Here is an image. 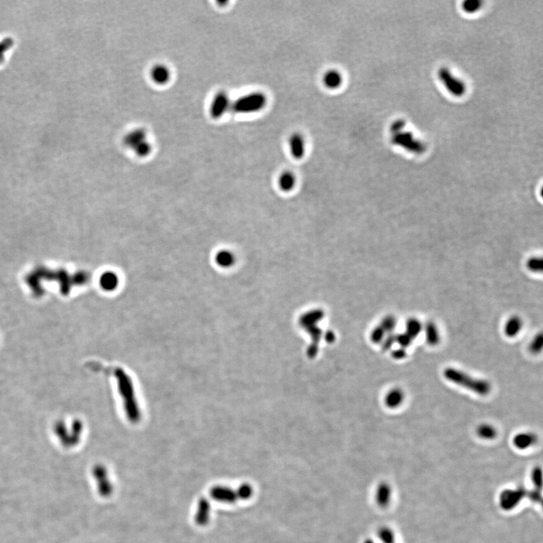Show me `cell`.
Returning <instances> with one entry per match:
<instances>
[{"label":"cell","instance_id":"1","mask_svg":"<svg viewBox=\"0 0 543 543\" xmlns=\"http://www.w3.org/2000/svg\"><path fill=\"white\" fill-rule=\"evenodd\" d=\"M444 376L450 382L461 386L480 396H487L491 390V386L487 381L475 379L467 374L455 369H446L444 372Z\"/></svg>","mask_w":543,"mask_h":543},{"label":"cell","instance_id":"2","mask_svg":"<svg viewBox=\"0 0 543 543\" xmlns=\"http://www.w3.org/2000/svg\"><path fill=\"white\" fill-rule=\"evenodd\" d=\"M268 104V98L262 92H254L241 97L233 104L235 113L242 114L256 113L264 110Z\"/></svg>","mask_w":543,"mask_h":543},{"label":"cell","instance_id":"3","mask_svg":"<svg viewBox=\"0 0 543 543\" xmlns=\"http://www.w3.org/2000/svg\"><path fill=\"white\" fill-rule=\"evenodd\" d=\"M392 143L397 146H402L407 150L414 153H423L426 149L424 143L414 138V134L411 131H401L393 134L391 137Z\"/></svg>","mask_w":543,"mask_h":543},{"label":"cell","instance_id":"4","mask_svg":"<svg viewBox=\"0 0 543 543\" xmlns=\"http://www.w3.org/2000/svg\"><path fill=\"white\" fill-rule=\"evenodd\" d=\"M438 76L445 88L452 95L461 97L466 93V87L464 82L452 75L448 69L445 67L440 69Z\"/></svg>","mask_w":543,"mask_h":543},{"label":"cell","instance_id":"5","mask_svg":"<svg viewBox=\"0 0 543 543\" xmlns=\"http://www.w3.org/2000/svg\"><path fill=\"white\" fill-rule=\"evenodd\" d=\"M288 147L293 158L299 160L306 153V140L300 132H294L288 137Z\"/></svg>","mask_w":543,"mask_h":543},{"label":"cell","instance_id":"6","mask_svg":"<svg viewBox=\"0 0 543 543\" xmlns=\"http://www.w3.org/2000/svg\"><path fill=\"white\" fill-rule=\"evenodd\" d=\"M343 81L342 73L336 69L326 70L321 78V82L324 88L330 91L339 89L343 84Z\"/></svg>","mask_w":543,"mask_h":543},{"label":"cell","instance_id":"7","mask_svg":"<svg viewBox=\"0 0 543 543\" xmlns=\"http://www.w3.org/2000/svg\"><path fill=\"white\" fill-rule=\"evenodd\" d=\"M535 442H536V436L534 434L531 433L517 434L513 440L514 446L520 450L528 448Z\"/></svg>","mask_w":543,"mask_h":543},{"label":"cell","instance_id":"8","mask_svg":"<svg viewBox=\"0 0 543 543\" xmlns=\"http://www.w3.org/2000/svg\"><path fill=\"white\" fill-rule=\"evenodd\" d=\"M295 185V176L291 171L283 172L279 176V188L284 192H289V191H292Z\"/></svg>","mask_w":543,"mask_h":543},{"label":"cell","instance_id":"9","mask_svg":"<svg viewBox=\"0 0 543 543\" xmlns=\"http://www.w3.org/2000/svg\"><path fill=\"white\" fill-rule=\"evenodd\" d=\"M214 495L217 499L223 502H233L238 499L236 491L227 487H218L214 490Z\"/></svg>","mask_w":543,"mask_h":543},{"label":"cell","instance_id":"10","mask_svg":"<svg viewBox=\"0 0 543 543\" xmlns=\"http://www.w3.org/2000/svg\"><path fill=\"white\" fill-rule=\"evenodd\" d=\"M425 333H426V341L429 345H438L440 341L439 332L436 325L433 322L429 321L426 323L425 326Z\"/></svg>","mask_w":543,"mask_h":543},{"label":"cell","instance_id":"11","mask_svg":"<svg viewBox=\"0 0 543 543\" xmlns=\"http://www.w3.org/2000/svg\"><path fill=\"white\" fill-rule=\"evenodd\" d=\"M522 321L518 317L509 318L505 325V333L508 337H514L521 330Z\"/></svg>","mask_w":543,"mask_h":543},{"label":"cell","instance_id":"12","mask_svg":"<svg viewBox=\"0 0 543 543\" xmlns=\"http://www.w3.org/2000/svg\"><path fill=\"white\" fill-rule=\"evenodd\" d=\"M118 284H119V278L116 276V273L113 272H107L101 276V286L107 291L116 289Z\"/></svg>","mask_w":543,"mask_h":543},{"label":"cell","instance_id":"13","mask_svg":"<svg viewBox=\"0 0 543 543\" xmlns=\"http://www.w3.org/2000/svg\"><path fill=\"white\" fill-rule=\"evenodd\" d=\"M391 496V490L388 484H381L378 487L377 490V502L381 506H386L388 505Z\"/></svg>","mask_w":543,"mask_h":543},{"label":"cell","instance_id":"14","mask_svg":"<svg viewBox=\"0 0 543 543\" xmlns=\"http://www.w3.org/2000/svg\"><path fill=\"white\" fill-rule=\"evenodd\" d=\"M216 261L222 267H230L235 263V257L230 251H221L217 254Z\"/></svg>","mask_w":543,"mask_h":543},{"label":"cell","instance_id":"15","mask_svg":"<svg viewBox=\"0 0 543 543\" xmlns=\"http://www.w3.org/2000/svg\"><path fill=\"white\" fill-rule=\"evenodd\" d=\"M404 401V393L402 390H393L389 393L387 398V404L390 408H396L399 406Z\"/></svg>","mask_w":543,"mask_h":543},{"label":"cell","instance_id":"16","mask_svg":"<svg viewBox=\"0 0 543 543\" xmlns=\"http://www.w3.org/2000/svg\"><path fill=\"white\" fill-rule=\"evenodd\" d=\"M422 328H423V327H422L421 323L418 320L411 318V319L408 320V322H407L406 333L414 339V338L417 337L420 334Z\"/></svg>","mask_w":543,"mask_h":543},{"label":"cell","instance_id":"17","mask_svg":"<svg viewBox=\"0 0 543 543\" xmlns=\"http://www.w3.org/2000/svg\"><path fill=\"white\" fill-rule=\"evenodd\" d=\"M478 436L484 439H493L497 435L496 429L491 425L482 424L478 428L477 430Z\"/></svg>","mask_w":543,"mask_h":543},{"label":"cell","instance_id":"18","mask_svg":"<svg viewBox=\"0 0 543 543\" xmlns=\"http://www.w3.org/2000/svg\"><path fill=\"white\" fill-rule=\"evenodd\" d=\"M482 2L479 0H467L463 4V9L466 13H474L481 9Z\"/></svg>","mask_w":543,"mask_h":543},{"label":"cell","instance_id":"19","mask_svg":"<svg viewBox=\"0 0 543 543\" xmlns=\"http://www.w3.org/2000/svg\"><path fill=\"white\" fill-rule=\"evenodd\" d=\"M253 492H254V490H253L252 487L250 484H244L239 487L236 493H237L238 498L242 499H248L252 496Z\"/></svg>","mask_w":543,"mask_h":543},{"label":"cell","instance_id":"20","mask_svg":"<svg viewBox=\"0 0 543 543\" xmlns=\"http://www.w3.org/2000/svg\"><path fill=\"white\" fill-rule=\"evenodd\" d=\"M543 345V337L541 333H538L536 336L532 339V342L529 344V351L531 352L536 354V353L540 352L541 351Z\"/></svg>","mask_w":543,"mask_h":543},{"label":"cell","instance_id":"21","mask_svg":"<svg viewBox=\"0 0 543 543\" xmlns=\"http://www.w3.org/2000/svg\"><path fill=\"white\" fill-rule=\"evenodd\" d=\"M378 536H379L380 539L384 543H393V538H394L393 532L388 528L381 529L379 531Z\"/></svg>","mask_w":543,"mask_h":543},{"label":"cell","instance_id":"22","mask_svg":"<svg viewBox=\"0 0 543 543\" xmlns=\"http://www.w3.org/2000/svg\"><path fill=\"white\" fill-rule=\"evenodd\" d=\"M227 105H228V98H227V95H221L218 97V100H217L216 103V111L218 114H221L223 112L225 111L227 109Z\"/></svg>","mask_w":543,"mask_h":543},{"label":"cell","instance_id":"23","mask_svg":"<svg viewBox=\"0 0 543 543\" xmlns=\"http://www.w3.org/2000/svg\"><path fill=\"white\" fill-rule=\"evenodd\" d=\"M412 338L409 335L407 334L406 333H401V334L396 336V341L399 342L402 348H405L409 346L411 342H412Z\"/></svg>","mask_w":543,"mask_h":543},{"label":"cell","instance_id":"24","mask_svg":"<svg viewBox=\"0 0 543 543\" xmlns=\"http://www.w3.org/2000/svg\"><path fill=\"white\" fill-rule=\"evenodd\" d=\"M405 124H406L405 121L403 120V119H398V120L395 121L390 126V132L393 134L401 132L405 128Z\"/></svg>","mask_w":543,"mask_h":543},{"label":"cell","instance_id":"25","mask_svg":"<svg viewBox=\"0 0 543 543\" xmlns=\"http://www.w3.org/2000/svg\"><path fill=\"white\" fill-rule=\"evenodd\" d=\"M396 321L393 317H387L383 323V326L385 327L386 330H392L396 327Z\"/></svg>","mask_w":543,"mask_h":543},{"label":"cell","instance_id":"26","mask_svg":"<svg viewBox=\"0 0 543 543\" xmlns=\"http://www.w3.org/2000/svg\"><path fill=\"white\" fill-rule=\"evenodd\" d=\"M393 355L396 359L405 358L407 355L406 350L404 348H398L393 351Z\"/></svg>","mask_w":543,"mask_h":543},{"label":"cell","instance_id":"27","mask_svg":"<svg viewBox=\"0 0 543 543\" xmlns=\"http://www.w3.org/2000/svg\"><path fill=\"white\" fill-rule=\"evenodd\" d=\"M541 261L538 259H533V260H530L529 263V266L532 269H535V270H538V269H541Z\"/></svg>","mask_w":543,"mask_h":543},{"label":"cell","instance_id":"28","mask_svg":"<svg viewBox=\"0 0 543 543\" xmlns=\"http://www.w3.org/2000/svg\"><path fill=\"white\" fill-rule=\"evenodd\" d=\"M396 335H392L386 341L385 344H384V348H389L393 345L395 342H396Z\"/></svg>","mask_w":543,"mask_h":543},{"label":"cell","instance_id":"29","mask_svg":"<svg viewBox=\"0 0 543 543\" xmlns=\"http://www.w3.org/2000/svg\"><path fill=\"white\" fill-rule=\"evenodd\" d=\"M364 543H375V541H374L373 540L369 538V539H366Z\"/></svg>","mask_w":543,"mask_h":543}]
</instances>
